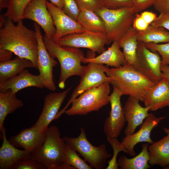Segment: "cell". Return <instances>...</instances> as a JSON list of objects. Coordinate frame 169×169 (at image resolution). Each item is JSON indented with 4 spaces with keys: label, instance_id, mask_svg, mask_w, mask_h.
<instances>
[{
    "label": "cell",
    "instance_id": "cell-5",
    "mask_svg": "<svg viewBox=\"0 0 169 169\" xmlns=\"http://www.w3.org/2000/svg\"><path fill=\"white\" fill-rule=\"evenodd\" d=\"M95 12L103 20L105 33L110 43L119 41L132 27L136 14L131 8L111 9L103 7Z\"/></svg>",
    "mask_w": 169,
    "mask_h": 169
},
{
    "label": "cell",
    "instance_id": "cell-8",
    "mask_svg": "<svg viewBox=\"0 0 169 169\" xmlns=\"http://www.w3.org/2000/svg\"><path fill=\"white\" fill-rule=\"evenodd\" d=\"M88 63L85 71L80 77L79 83L73 91L66 105L58 113L55 120L59 118L72 101L81 94L105 82H110V78L105 73L107 67L101 64L91 62Z\"/></svg>",
    "mask_w": 169,
    "mask_h": 169
},
{
    "label": "cell",
    "instance_id": "cell-17",
    "mask_svg": "<svg viewBox=\"0 0 169 169\" xmlns=\"http://www.w3.org/2000/svg\"><path fill=\"white\" fill-rule=\"evenodd\" d=\"M139 101L136 98L129 96L123 107L126 121L127 122L124 131L125 136L134 133L137 127L142 124L144 120L149 115V108L142 107L139 104Z\"/></svg>",
    "mask_w": 169,
    "mask_h": 169
},
{
    "label": "cell",
    "instance_id": "cell-9",
    "mask_svg": "<svg viewBox=\"0 0 169 169\" xmlns=\"http://www.w3.org/2000/svg\"><path fill=\"white\" fill-rule=\"evenodd\" d=\"M161 58L158 53L138 42L136 59L132 66L137 70L156 84L164 77L161 70Z\"/></svg>",
    "mask_w": 169,
    "mask_h": 169
},
{
    "label": "cell",
    "instance_id": "cell-46",
    "mask_svg": "<svg viewBox=\"0 0 169 169\" xmlns=\"http://www.w3.org/2000/svg\"><path fill=\"white\" fill-rule=\"evenodd\" d=\"M10 0H0V11L5 8H8Z\"/></svg>",
    "mask_w": 169,
    "mask_h": 169
},
{
    "label": "cell",
    "instance_id": "cell-48",
    "mask_svg": "<svg viewBox=\"0 0 169 169\" xmlns=\"http://www.w3.org/2000/svg\"><path fill=\"white\" fill-rule=\"evenodd\" d=\"M165 169H169V165L166 167L164 168Z\"/></svg>",
    "mask_w": 169,
    "mask_h": 169
},
{
    "label": "cell",
    "instance_id": "cell-23",
    "mask_svg": "<svg viewBox=\"0 0 169 169\" xmlns=\"http://www.w3.org/2000/svg\"><path fill=\"white\" fill-rule=\"evenodd\" d=\"M148 150L149 164L159 165L164 168L167 167L169 165V135L153 142L148 146Z\"/></svg>",
    "mask_w": 169,
    "mask_h": 169
},
{
    "label": "cell",
    "instance_id": "cell-6",
    "mask_svg": "<svg viewBox=\"0 0 169 169\" xmlns=\"http://www.w3.org/2000/svg\"><path fill=\"white\" fill-rule=\"evenodd\" d=\"M110 83L105 82L83 93L72 102V105L64 113L69 116L86 115L97 111L109 102Z\"/></svg>",
    "mask_w": 169,
    "mask_h": 169
},
{
    "label": "cell",
    "instance_id": "cell-7",
    "mask_svg": "<svg viewBox=\"0 0 169 169\" xmlns=\"http://www.w3.org/2000/svg\"><path fill=\"white\" fill-rule=\"evenodd\" d=\"M79 135L76 137H64L65 144L71 148L78 152L84 160L93 168L103 169L107 160L112 155L107 150L105 144L96 146L88 140L84 128H81Z\"/></svg>",
    "mask_w": 169,
    "mask_h": 169
},
{
    "label": "cell",
    "instance_id": "cell-3",
    "mask_svg": "<svg viewBox=\"0 0 169 169\" xmlns=\"http://www.w3.org/2000/svg\"><path fill=\"white\" fill-rule=\"evenodd\" d=\"M43 40L49 54L59 62L61 71L58 86L63 89L69 77L74 75L81 77L85 71L86 66L81 64L85 58L84 54L78 48L61 46L45 35Z\"/></svg>",
    "mask_w": 169,
    "mask_h": 169
},
{
    "label": "cell",
    "instance_id": "cell-14",
    "mask_svg": "<svg viewBox=\"0 0 169 169\" xmlns=\"http://www.w3.org/2000/svg\"><path fill=\"white\" fill-rule=\"evenodd\" d=\"M70 87L62 92H52L47 95L44 98L43 107L41 114L32 127L42 132L45 133L51 122L59 112V109Z\"/></svg>",
    "mask_w": 169,
    "mask_h": 169
},
{
    "label": "cell",
    "instance_id": "cell-28",
    "mask_svg": "<svg viewBox=\"0 0 169 169\" xmlns=\"http://www.w3.org/2000/svg\"><path fill=\"white\" fill-rule=\"evenodd\" d=\"M138 41L137 31L133 27L118 41L128 64L133 65L136 59Z\"/></svg>",
    "mask_w": 169,
    "mask_h": 169
},
{
    "label": "cell",
    "instance_id": "cell-2",
    "mask_svg": "<svg viewBox=\"0 0 169 169\" xmlns=\"http://www.w3.org/2000/svg\"><path fill=\"white\" fill-rule=\"evenodd\" d=\"M105 73L110 78L113 89L122 95L133 97L143 102L156 84L128 64L117 68L107 67Z\"/></svg>",
    "mask_w": 169,
    "mask_h": 169
},
{
    "label": "cell",
    "instance_id": "cell-44",
    "mask_svg": "<svg viewBox=\"0 0 169 169\" xmlns=\"http://www.w3.org/2000/svg\"><path fill=\"white\" fill-rule=\"evenodd\" d=\"M161 70L164 76L166 78L169 83V64L161 65Z\"/></svg>",
    "mask_w": 169,
    "mask_h": 169
},
{
    "label": "cell",
    "instance_id": "cell-15",
    "mask_svg": "<svg viewBox=\"0 0 169 169\" xmlns=\"http://www.w3.org/2000/svg\"><path fill=\"white\" fill-rule=\"evenodd\" d=\"M165 118V117H156L153 114L149 113L137 132L131 135L125 136L121 142L127 150V154L131 156H136V154L134 148L137 143L145 142L152 144L153 141L150 137L151 131Z\"/></svg>",
    "mask_w": 169,
    "mask_h": 169
},
{
    "label": "cell",
    "instance_id": "cell-20",
    "mask_svg": "<svg viewBox=\"0 0 169 169\" xmlns=\"http://www.w3.org/2000/svg\"><path fill=\"white\" fill-rule=\"evenodd\" d=\"M31 87L41 89L44 87L39 75L31 74L25 69L18 75L0 83V92L10 89L13 93H17L21 90Z\"/></svg>",
    "mask_w": 169,
    "mask_h": 169
},
{
    "label": "cell",
    "instance_id": "cell-43",
    "mask_svg": "<svg viewBox=\"0 0 169 169\" xmlns=\"http://www.w3.org/2000/svg\"><path fill=\"white\" fill-rule=\"evenodd\" d=\"M13 53L8 50L0 49V63L11 60Z\"/></svg>",
    "mask_w": 169,
    "mask_h": 169
},
{
    "label": "cell",
    "instance_id": "cell-19",
    "mask_svg": "<svg viewBox=\"0 0 169 169\" xmlns=\"http://www.w3.org/2000/svg\"><path fill=\"white\" fill-rule=\"evenodd\" d=\"M0 131L3 139L0 148V169H11L15 164L30 158V152L24 150L18 149L9 142L6 137V130L4 125Z\"/></svg>",
    "mask_w": 169,
    "mask_h": 169
},
{
    "label": "cell",
    "instance_id": "cell-1",
    "mask_svg": "<svg viewBox=\"0 0 169 169\" xmlns=\"http://www.w3.org/2000/svg\"><path fill=\"white\" fill-rule=\"evenodd\" d=\"M22 20L16 25L11 19L6 17L4 25L0 28V49L8 50L17 56L30 60L38 69L36 33L26 27Z\"/></svg>",
    "mask_w": 169,
    "mask_h": 169
},
{
    "label": "cell",
    "instance_id": "cell-41",
    "mask_svg": "<svg viewBox=\"0 0 169 169\" xmlns=\"http://www.w3.org/2000/svg\"><path fill=\"white\" fill-rule=\"evenodd\" d=\"M153 6L160 13H169V0H156Z\"/></svg>",
    "mask_w": 169,
    "mask_h": 169
},
{
    "label": "cell",
    "instance_id": "cell-47",
    "mask_svg": "<svg viewBox=\"0 0 169 169\" xmlns=\"http://www.w3.org/2000/svg\"><path fill=\"white\" fill-rule=\"evenodd\" d=\"M163 130L167 135H169V129L164 127L163 128Z\"/></svg>",
    "mask_w": 169,
    "mask_h": 169
},
{
    "label": "cell",
    "instance_id": "cell-37",
    "mask_svg": "<svg viewBox=\"0 0 169 169\" xmlns=\"http://www.w3.org/2000/svg\"><path fill=\"white\" fill-rule=\"evenodd\" d=\"M79 7L95 12L103 7L102 0H75Z\"/></svg>",
    "mask_w": 169,
    "mask_h": 169
},
{
    "label": "cell",
    "instance_id": "cell-40",
    "mask_svg": "<svg viewBox=\"0 0 169 169\" xmlns=\"http://www.w3.org/2000/svg\"><path fill=\"white\" fill-rule=\"evenodd\" d=\"M149 25L143 19L140 14L136 13L134 18L132 27L136 31H143Z\"/></svg>",
    "mask_w": 169,
    "mask_h": 169
},
{
    "label": "cell",
    "instance_id": "cell-34",
    "mask_svg": "<svg viewBox=\"0 0 169 169\" xmlns=\"http://www.w3.org/2000/svg\"><path fill=\"white\" fill-rule=\"evenodd\" d=\"M103 7L108 9H116L131 8L135 0H102Z\"/></svg>",
    "mask_w": 169,
    "mask_h": 169
},
{
    "label": "cell",
    "instance_id": "cell-30",
    "mask_svg": "<svg viewBox=\"0 0 169 169\" xmlns=\"http://www.w3.org/2000/svg\"><path fill=\"white\" fill-rule=\"evenodd\" d=\"M32 0H10L7 9L4 14L14 23L23 20L24 12Z\"/></svg>",
    "mask_w": 169,
    "mask_h": 169
},
{
    "label": "cell",
    "instance_id": "cell-39",
    "mask_svg": "<svg viewBox=\"0 0 169 169\" xmlns=\"http://www.w3.org/2000/svg\"><path fill=\"white\" fill-rule=\"evenodd\" d=\"M150 25L154 26L163 27L169 31V13H160Z\"/></svg>",
    "mask_w": 169,
    "mask_h": 169
},
{
    "label": "cell",
    "instance_id": "cell-24",
    "mask_svg": "<svg viewBox=\"0 0 169 169\" xmlns=\"http://www.w3.org/2000/svg\"><path fill=\"white\" fill-rule=\"evenodd\" d=\"M27 68L35 66L30 60L17 56L14 59L0 63V83L16 76Z\"/></svg>",
    "mask_w": 169,
    "mask_h": 169
},
{
    "label": "cell",
    "instance_id": "cell-29",
    "mask_svg": "<svg viewBox=\"0 0 169 169\" xmlns=\"http://www.w3.org/2000/svg\"><path fill=\"white\" fill-rule=\"evenodd\" d=\"M138 42L144 44L169 42V31L161 27L149 25L143 31H137Z\"/></svg>",
    "mask_w": 169,
    "mask_h": 169
},
{
    "label": "cell",
    "instance_id": "cell-42",
    "mask_svg": "<svg viewBox=\"0 0 169 169\" xmlns=\"http://www.w3.org/2000/svg\"><path fill=\"white\" fill-rule=\"evenodd\" d=\"M140 14L143 19L149 25L155 20L157 17L155 13L150 11L142 12Z\"/></svg>",
    "mask_w": 169,
    "mask_h": 169
},
{
    "label": "cell",
    "instance_id": "cell-32",
    "mask_svg": "<svg viewBox=\"0 0 169 169\" xmlns=\"http://www.w3.org/2000/svg\"><path fill=\"white\" fill-rule=\"evenodd\" d=\"M107 141L110 144L113 149V154L111 159L107 161L108 165L106 169H118V164L117 161V158L118 153L121 151H123L127 154V151L121 142H120L117 138H106Z\"/></svg>",
    "mask_w": 169,
    "mask_h": 169
},
{
    "label": "cell",
    "instance_id": "cell-12",
    "mask_svg": "<svg viewBox=\"0 0 169 169\" xmlns=\"http://www.w3.org/2000/svg\"><path fill=\"white\" fill-rule=\"evenodd\" d=\"M122 95L113 89L109 96L111 109L104 122L103 130L106 138H117L124 128L126 121L120 101Z\"/></svg>",
    "mask_w": 169,
    "mask_h": 169
},
{
    "label": "cell",
    "instance_id": "cell-11",
    "mask_svg": "<svg viewBox=\"0 0 169 169\" xmlns=\"http://www.w3.org/2000/svg\"><path fill=\"white\" fill-rule=\"evenodd\" d=\"M33 26L38 42L37 60L39 74L44 87L50 90L55 91L56 87L53 80V68L58 64L54 59L49 54L44 44L40 26L35 22Z\"/></svg>",
    "mask_w": 169,
    "mask_h": 169
},
{
    "label": "cell",
    "instance_id": "cell-45",
    "mask_svg": "<svg viewBox=\"0 0 169 169\" xmlns=\"http://www.w3.org/2000/svg\"><path fill=\"white\" fill-rule=\"evenodd\" d=\"M52 4L62 9L64 7L63 0H49Z\"/></svg>",
    "mask_w": 169,
    "mask_h": 169
},
{
    "label": "cell",
    "instance_id": "cell-21",
    "mask_svg": "<svg viewBox=\"0 0 169 169\" xmlns=\"http://www.w3.org/2000/svg\"><path fill=\"white\" fill-rule=\"evenodd\" d=\"M151 111L169 106V83L164 76L149 91L144 101Z\"/></svg>",
    "mask_w": 169,
    "mask_h": 169
},
{
    "label": "cell",
    "instance_id": "cell-22",
    "mask_svg": "<svg viewBox=\"0 0 169 169\" xmlns=\"http://www.w3.org/2000/svg\"><path fill=\"white\" fill-rule=\"evenodd\" d=\"M118 41L113 42L111 46L99 56L85 57L82 63H94L105 64L117 68L127 64L123 52L120 49Z\"/></svg>",
    "mask_w": 169,
    "mask_h": 169
},
{
    "label": "cell",
    "instance_id": "cell-16",
    "mask_svg": "<svg viewBox=\"0 0 169 169\" xmlns=\"http://www.w3.org/2000/svg\"><path fill=\"white\" fill-rule=\"evenodd\" d=\"M46 5L56 28V33L52 39L54 41L68 34L85 31L76 20L68 16L62 9L47 1Z\"/></svg>",
    "mask_w": 169,
    "mask_h": 169
},
{
    "label": "cell",
    "instance_id": "cell-33",
    "mask_svg": "<svg viewBox=\"0 0 169 169\" xmlns=\"http://www.w3.org/2000/svg\"><path fill=\"white\" fill-rule=\"evenodd\" d=\"M152 51L157 52L161 58V66L169 64V42L164 44L149 43L145 44Z\"/></svg>",
    "mask_w": 169,
    "mask_h": 169
},
{
    "label": "cell",
    "instance_id": "cell-36",
    "mask_svg": "<svg viewBox=\"0 0 169 169\" xmlns=\"http://www.w3.org/2000/svg\"><path fill=\"white\" fill-rule=\"evenodd\" d=\"M42 164L30 158L23 160L13 165L11 169H45Z\"/></svg>",
    "mask_w": 169,
    "mask_h": 169
},
{
    "label": "cell",
    "instance_id": "cell-35",
    "mask_svg": "<svg viewBox=\"0 0 169 169\" xmlns=\"http://www.w3.org/2000/svg\"><path fill=\"white\" fill-rule=\"evenodd\" d=\"M64 12L76 21L80 12V8L75 0H63Z\"/></svg>",
    "mask_w": 169,
    "mask_h": 169
},
{
    "label": "cell",
    "instance_id": "cell-18",
    "mask_svg": "<svg viewBox=\"0 0 169 169\" xmlns=\"http://www.w3.org/2000/svg\"><path fill=\"white\" fill-rule=\"evenodd\" d=\"M45 137V133H42L32 126L23 129L18 134L11 136L8 141L16 147L21 148L31 154L41 146Z\"/></svg>",
    "mask_w": 169,
    "mask_h": 169
},
{
    "label": "cell",
    "instance_id": "cell-38",
    "mask_svg": "<svg viewBox=\"0 0 169 169\" xmlns=\"http://www.w3.org/2000/svg\"><path fill=\"white\" fill-rule=\"evenodd\" d=\"M156 0H135L131 7L132 12L135 14L142 12L153 6Z\"/></svg>",
    "mask_w": 169,
    "mask_h": 169
},
{
    "label": "cell",
    "instance_id": "cell-31",
    "mask_svg": "<svg viewBox=\"0 0 169 169\" xmlns=\"http://www.w3.org/2000/svg\"><path fill=\"white\" fill-rule=\"evenodd\" d=\"M86 162L79 156L76 151L66 145L64 162L72 166L75 169H93L92 166L87 164Z\"/></svg>",
    "mask_w": 169,
    "mask_h": 169
},
{
    "label": "cell",
    "instance_id": "cell-10",
    "mask_svg": "<svg viewBox=\"0 0 169 169\" xmlns=\"http://www.w3.org/2000/svg\"><path fill=\"white\" fill-rule=\"evenodd\" d=\"M56 42L62 46L88 49L99 54L106 50L105 45L111 43L105 33L87 31L67 35Z\"/></svg>",
    "mask_w": 169,
    "mask_h": 169
},
{
    "label": "cell",
    "instance_id": "cell-13",
    "mask_svg": "<svg viewBox=\"0 0 169 169\" xmlns=\"http://www.w3.org/2000/svg\"><path fill=\"white\" fill-rule=\"evenodd\" d=\"M46 0H32L25 9L23 19H29L43 29L45 35L53 39L56 33L52 17L46 5Z\"/></svg>",
    "mask_w": 169,
    "mask_h": 169
},
{
    "label": "cell",
    "instance_id": "cell-25",
    "mask_svg": "<svg viewBox=\"0 0 169 169\" xmlns=\"http://www.w3.org/2000/svg\"><path fill=\"white\" fill-rule=\"evenodd\" d=\"M80 12L76 21L85 31L105 33L104 22L94 11L79 7Z\"/></svg>",
    "mask_w": 169,
    "mask_h": 169
},
{
    "label": "cell",
    "instance_id": "cell-27",
    "mask_svg": "<svg viewBox=\"0 0 169 169\" xmlns=\"http://www.w3.org/2000/svg\"><path fill=\"white\" fill-rule=\"evenodd\" d=\"M16 94L13 93L10 89L0 92V130L4 125V122L7 115L23 105V102L17 97Z\"/></svg>",
    "mask_w": 169,
    "mask_h": 169
},
{
    "label": "cell",
    "instance_id": "cell-4",
    "mask_svg": "<svg viewBox=\"0 0 169 169\" xmlns=\"http://www.w3.org/2000/svg\"><path fill=\"white\" fill-rule=\"evenodd\" d=\"M44 141L36 151L31 154L30 158L42 164L48 169H60L64 162L66 144L60 137L58 128L49 127L45 132Z\"/></svg>",
    "mask_w": 169,
    "mask_h": 169
},
{
    "label": "cell",
    "instance_id": "cell-26",
    "mask_svg": "<svg viewBox=\"0 0 169 169\" xmlns=\"http://www.w3.org/2000/svg\"><path fill=\"white\" fill-rule=\"evenodd\" d=\"M149 143H146L142 146V150L137 155L132 158H128L122 155L117 162L121 169H147L150 167L148 164L149 156L148 147Z\"/></svg>",
    "mask_w": 169,
    "mask_h": 169
}]
</instances>
